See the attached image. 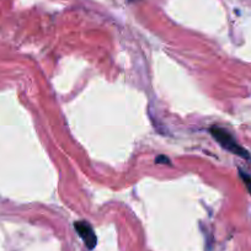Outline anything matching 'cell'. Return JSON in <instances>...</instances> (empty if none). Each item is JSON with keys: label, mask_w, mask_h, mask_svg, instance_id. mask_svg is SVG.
I'll list each match as a JSON object with an SVG mask.
<instances>
[{"label": "cell", "mask_w": 251, "mask_h": 251, "mask_svg": "<svg viewBox=\"0 0 251 251\" xmlns=\"http://www.w3.org/2000/svg\"><path fill=\"white\" fill-rule=\"evenodd\" d=\"M211 133L213 136L214 139L224 148L228 152L233 153V154L238 155V157L245 158V159H250V154L248 153V150L244 149L240 144H238L235 139L233 138V136L230 135L229 132H227L226 130L219 127H212L211 128Z\"/></svg>", "instance_id": "cell-1"}, {"label": "cell", "mask_w": 251, "mask_h": 251, "mask_svg": "<svg viewBox=\"0 0 251 251\" xmlns=\"http://www.w3.org/2000/svg\"><path fill=\"white\" fill-rule=\"evenodd\" d=\"M74 227H75V230L78 231V234L80 235V238L83 239L87 248L89 250H92V249L96 246L97 243V238L95 235L94 230H92L91 226H90L88 222H83V221H79L74 223Z\"/></svg>", "instance_id": "cell-2"}, {"label": "cell", "mask_w": 251, "mask_h": 251, "mask_svg": "<svg viewBox=\"0 0 251 251\" xmlns=\"http://www.w3.org/2000/svg\"><path fill=\"white\" fill-rule=\"evenodd\" d=\"M240 174H241V178H243V180L245 181L246 186H248L249 191H250V192H251V179H250V176H249L248 174L243 173V171H240Z\"/></svg>", "instance_id": "cell-3"}]
</instances>
